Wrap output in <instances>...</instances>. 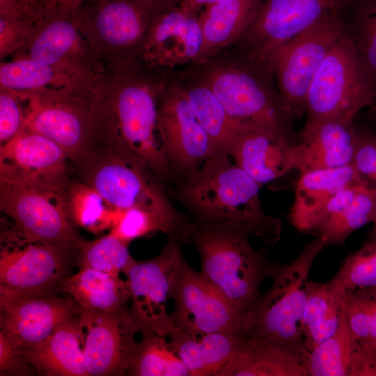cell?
Segmentation results:
<instances>
[{
  "instance_id": "cell-1",
  "label": "cell",
  "mask_w": 376,
  "mask_h": 376,
  "mask_svg": "<svg viewBox=\"0 0 376 376\" xmlns=\"http://www.w3.org/2000/svg\"><path fill=\"white\" fill-rule=\"evenodd\" d=\"M260 185L225 152L207 159L180 189L182 201L200 222H230L262 238L265 244L281 237L282 221L266 214Z\"/></svg>"
},
{
  "instance_id": "cell-2",
  "label": "cell",
  "mask_w": 376,
  "mask_h": 376,
  "mask_svg": "<svg viewBox=\"0 0 376 376\" xmlns=\"http://www.w3.org/2000/svg\"><path fill=\"white\" fill-rule=\"evenodd\" d=\"M249 235L230 222H191L185 242L196 248L201 274L255 321L261 285L272 278L277 263L269 260L265 246L254 249Z\"/></svg>"
},
{
  "instance_id": "cell-3",
  "label": "cell",
  "mask_w": 376,
  "mask_h": 376,
  "mask_svg": "<svg viewBox=\"0 0 376 376\" xmlns=\"http://www.w3.org/2000/svg\"><path fill=\"white\" fill-rule=\"evenodd\" d=\"M100 146L120 148L167 179L173 173L162 134L153 93L144 86L128 85L108 100L96 102Z\"/></svg>"
},
{
  "instance_id": "cell-4",
  "label": "cell",
  "mask_w": 376,
  "mask_h": 376,
  "mask_svg": "<svg viewBox=\"0 0 376 376\" xmlns=\"http://www.w3.org/2000/svg\"><path fill=\"white\" fill-rule=\"evenodd\" d=\"M325 246V237L318 235L293 260L277 263L271 288L260 297L255 307L254 326L249 337L278 344L308 357L302 318L309 274L315 257Z\"/></svg>"
},
{
  "instance_id": "cell-5",
  "label": "cell",
  "mask_w": 376,
  "mask_h": 376,
  "mask_svg": "<svg viewBox=\"0 0 376 376\" xmlns=\"http://www.w3.org/2000/svg\"><path fill=\"white\" fill-rule=\"evenodd\" d=\"M78 180L87 185L116 212L142 208L174 218L182 217L142 161L112 146H99L76 165Z\"/></svg>"
},
{
  "instance_id": "cell-6",
  "label": "cell",
  "mask_w": 376,
  "mask_h": 376,
  "mask_svg": "<svg viewBox=\"0 0 376 376\" xmlns=\"http://www.w3.org/2000/svg\"><path fill=\"white\" fill-rule=\"evenodd\" d=\"M376 104V87L347 34L327 56L310 86L305 124L329 118L354 120Z\"/></svg>"
},
{
  "instance_id": "cell-7",
  "label": "cell",
  "mask_w": 376,
  "mask_h": 376,
  "mask_svg": "<svg viewBox=\"0 0 376 376\" xmlns=\"http://www.w3.org/2000/svg\"><path fill=\"white\" fill-rule=\"evenodd\" d=\"M71 253L15 223L0 233V296L56 295L70 276Z\"/></svg>"
},
{
  "instance_id": "cell-8",
  "label": "cell",
  "mask_w": 376,
  "mask_h": 376,
  "mask_svg": "<svg viewBox=\"0 0 376 376\" xmlns=\"http://www.w3.org/2000/svg\"><path fill=\"white\" fill-rule=\"evenodd\" d=\"M347 8L324 16L274 56L271 72L281 99L294 120L306 114L312 81L327 56L346 33Z\"/></svg>"
},
{
  "instance_id": "cell-9",
  "label": "cell",
  "mask_w": 376,
  "mask_h": 376,
  "mask_svg": "<svg viewBox=\"0 0 376 376\" xmlns=\"http://www.w3.org/2000/svg\"><path fill=\"white\" fill-rule=\"evenodd\" d=\"M0 207L27 235L72 254L81 240L68 196L0 175Z\"/></svg>"
},
{
  "instance_id": "cell-10",
  "label": "cell",
  "mask_w": 376,
  "mask_h": 376,
  "mask_svg": "<svg viewBox=\"0 0 376 376\" xmlns=\"http://www.w3.org/2000/svg\"><path fill=\"white\" fill-rule=\"evenodd\" d=\"M171 313L175 329L192 334L222 332L249 337L254 318L232 303L201 272L183 262Z\"/></svg>"
},
{
  "instance_id": "cell-11",
  "label": "cell",
  "mask_w": 376,
  "mask_h": 376,
  "mask_svg": "<svg viewBox=\"0 0 376 376\" xmlns=\"http://www.w3.org/2000/svg\"><path fill=\"white\" fill-rule=\"evenodd\" d=\"M181 242L169 240L156 257L136 261L127 272L132 299L130 313L141 331L168 336L175 330L167 303L174 293L185 259Z\"/></svg>"
},
{
  "instance_id": "cell-12",
  "label": "cell",
  "mask_w": 376,
  "mask_h": 376,
  "mask_svg": "<svg viewBox=\"0 0 376 376\" xmlns=\"http://www.w3.org/2000/svg\"><path fill=\"white\" fill-rule=\"evenodd\" d=\"M26 97L30 113L24 130L55 142L75 166L99 146L96 100L89 102L75 94Z\"/></svg>"
},
{
  "instance_id": "cell-13",
  "label": "cell",
  "mask_w": 376,
  "mask_h": 376,
  "mask_svg": "<svg viewBox=\"0 0 376 376\" xmlns=\"http://www.w3.org/2000/svg\"><path fill=\"white\" fill-rule=\"evenodd\" d=\"M210 89L236 123L248 128L267 129L297 143L294 119L279 93L271 91L252 74L240 70L220 72Z\"/></svg>"
},
{
  "instance_id": "cell-14",
  "label": "cell",
  "mask_w": 376,
  "mask_h": 376,
  "mask_svg": "<svg viewBox=\"0 0 376 376\" xmlns=\"http://www.w3.org/2000/svg\"><path fill=\"white\" fill-rule=\"evenodd\" d=\"M350 0H263L246 30L260 65L271 72L276 52L324 16L345 10ZM272 73V72H271Z\"/></svg>"
},
{
  "instance_id": "cell-15",
  "label": "cell",
  "mask_w": 376,
  "mask_h": 376,
  "mask_svg": "<svg viewBox=\"0 0 376 376\" xmlns=\"http://www.w3.org/2000/svg\"><path fill=\"white\" fill-rule=\"evenodd\" d=\"M77 324L87 375H120L128 370L140 331L126 308L111 313L85 310Z\"/></svg>"
},
{
  "instance_id": "cell-16",
  "label": "cell",
  "mask_w": 376,
  "mask_h": 376,
  "mask_svg": "<svg viewBox=\"0 0 376 376\" xmlns=\"http://www.w3.org/2000/svg\"><path fill=\"white\" fill-rule=\"evenodd\" d=\"M81 308L70 297L0 296L1 331L22 351L38 349L63 322Z\"/></svg>"
},
{
  "instance_id": "cell-17",
  "label": "cell",
  "mask_w": 376,
  "mask_h": 376,
  "mask_svg": "<svg viewBox=\"0 0 376 376\" xmlns=\"http://www.w3.org/2000/svg\"><path fill=\"white\" fill-rule=\"evenodd\" d=\"M68 161L58 144L29 130L0 146V175L65 196L72 182Z\"/></svg>"
},
{
  "instance_id": "cell-18",
  "label": "cell",
  "mask_w": 376,
  "mask_h": 376,
  "mask_svg": "<svg viewBox=\"0 0 376 376\" xmlns=\"http://www.w3.org/2000/svg\"><path fill=\"white\" fill-rule=\"evenodd\" d=\"M159 113L173 172L180 171L191 176L207 159L218 153L186 94L168 97L159 109Z\"/></svg>"
},
{
  "instance_id": "cell-19",
  "label": "cell",
  "mask_w": 376,
  "mask_h": 376,
  "mask_svg": "<svg viewBox=\"0 0 376 376\" xmlns=\"http://www.w3.org/2000/svg\"><path fill=\"white\" fill-rule=\"evenodd\" d=\"M292 148L300 173L351 164L357 139L354 120L329 118L304 124Z\"/></svg>"
},
{
  "instance_id": "cell-20",
  "label": "cell",
  "mask_w": 376,
  "mask_h": 376,
  "mask_svg": "<svg viewBox=\"0 0 376 376\" xmlns=\"http://www.w3.org/2000/svg\"><path fill=\"white\" fill-rule=\"evenodd\" d=\"M295 144L274 131L253 128L237 138L230 155L262 187L295 169L292 159Z\"/></svg>"
},
{
  "instance_id": "cell-21",
  "label": "cell",
  "mask_w": 376,
  "mask_h": 376,
  "mask_svg": "<svg viewBox=\"0 0 376 376\" xmlns=\"http://www.w3.org/2000/svg\"><path fill=\"white\" fill-rule=\"evenodd\" d=\"M300 173L289 219L292 225L302 233H307L317 212L338 191L350 187L368 185L352 164Z\"/></svg>"
},
{
  "instance_id": "cell-22",
  "label": "cell",
  "mask_w": 376,
  "mask_h": 376,
  "mask_svg": "<svg viewBox=\"0 0 376 376\" xmlns=\"http://www.w3.org/2000/svg\"><path fill=\"white\" fill-rule=\"evenodd\" d=\"M200 20L185 10L164 15L155 26L146 47L148 61L175 66L198 58L203 46Z\"/></svg>"
},
{
  "instance_id": "cell-23",
  "label": "cell",
  "mask_w": 376,
  "mask_h": 376,
  "mask_svg": "<svg viewBox=\"0 0 376 376\" xmlns=\"http://www.w3.org/2000/svg\"><path fill=\"white\" fill-rule=\"evenodd\" d=\"M84 81L79 71L41 64L29 58L3 63L0 67L1 88L24 96L74 94Z\"/></svg>"
},
{
  "instance_id": "cell-24",
  "label": "cell",
  "mask_w": 376,
  "mask_h": 376,
  "mask_svg": "<svg viewBox=\"0 0 376 376\" xmlns=\"http://www.w3.org/2000/svg\"><path fill=\"white\" fill-rule=\"evenodd\" d=\"M168 337L189 376H215L248 338L231 333L196 334L179 329L174 330Z\"/></svg>"
},
{
  "instance_id": "cell-25",
  "label": "cell",
  "mask_w": 376,
  "mask_h": 376,
  "mask_svg": "<svg viewBox=\"0 0 376 376\" xmlns=\"http://www.w3.org/2000/svg\"><path fill=\"white\" fill-rule=\"evenodd\" d=\"M306 359L278 344L248 337L215 376H306Z\"/></svg>"
},
{
  "instance_id": "cell-26",
  "label": "cell",
  "mask_w": 376,
  "mask_h": 376,
  "mask_svg": "<svg viewBox=\"0 0 376 376\" xmlns=\"http://www.w3.org/2000/svg\"><path fill=\"white\" fill-rule=\"evenodd\" d=\"M77 315L58 326L38 349L20 350L37 371L47 375H87Z\"/></svg>"
},
{
  "instance_id": "cell-27",
  "label": "cell",
  "mask_w": 376,
  "mask_h": 376,
  "mask_svg": "<svg viewBox=\"0 0 376 376\" xmlns=\"http://www.w3.org/2000/svg\"><path fill=\"white\" fill-rule=\"evenodd\" d=\"M345 313V290L332 280L310 281L302 318V334L310 353L339 328Z\"/></svg>"
},
{
  "instance_id": "cell-28",
  "label": "cell",
  "mask_w": 376,
  "mask_h": 376,
  "mask_svg": "<svg viewBox=\"0 0 376 376\" xmlns=\"http://www.w3.org/2000/svg\"><path fill=\"white\" fill-rule=\"evenodd\" d=\"M61 291L82 310L111 313L125 308L130 299L127 281L91 268H80L63 282Z\"/></svg>"
},
{
  "instance_id": "cell-29",
  "label": "cell",
  "mask_w": 376,
  "mask_h": 376,
  "mask_svg": "<svg viewBox=\"0 0 376 376\" xmlns=\"http://www.w3.org/2000/svg\"><path fill=\"white\" fill-rule=\"evenodd\" d=\"M263 0H221L207 6L200 20L203 46L198 58L245 31L253 21Z\"/></svg>"
},
{
  "instance_id": "cell-30",
  "label": "cell",
  "mask_w": 376,
  "mask_h": 376,
  "mask_svg": "<svg viewBox=\"0 0 376 376\" xmlns=\"http://www.w3.org/2000/svg\"><path fill=\"white\" fill-rule=\"evenodd\" d=\"M186 96L218 153L225 152L230 155L237 138L253 129L233 120L210 88H194Z\"/></svg>"
},
{
  "instance_id": "cell-31",
  "label": "cell",
  "mask_w": 376,
  "mask_h": 376,
  "mask_svg": "<svg viewBox=\"0 0 376 376\" xmlns=\"http://www.w3.org/2000/svg\"><path fill=\"white\" fill-rule=\"evenodd\" d=\"M132 357L128 372L137 376H189L180 357L165 336L150 331H141Z\"/></svg>"
},
{
  "instance_id": "cell-32",
  "label": "cell",
  "mask_w": 376,
  "mask_h": 376,
  "mask_svg": "<svg viewBox=\"0 0 376 376\" xmlns=\"http://www.w3.org/2000/svg\"><path fill=\"white\" fill-rule=\"evenodd\" d=\"M354 341L345 313L338 330L312 350L304 362L306 376H349Z\"/></svg>"
},
{
  "instance_id": "cell-33",
  "label": "cell",
  "mask_w": 376,
  "mask_h": 376,
  "mask_svg": "<svg viewBox=\"0 0 376 376\" xmlns=\"http://www.w3.org/2000/svg\"><path fill=\"white\" fill-rule=\"evenodd\" d=\"M79 43L75 26L65 19L54 20L43 27L33 38L28 58L41 64L81 72L67 63L77 52Z\"/></svg>"
},
{
  "instance_id": "cell-34",
  "label": "cell",
  "mask_w": 376,
  "mask_h": 376,
  "mask_svg": "<svg viewBox=\"0 0 376 376\" xmlns=\"http://www.w3.org/2000/svg\"><path fill=\"white\" fill-rule=\"evenodd\" d=\"M129 243L112 233L92 241L81 240L76 260L79 268H91L119 276L125 274L135 260L130 255Z\"/></svg>"
},
{
  "instance_id": "cell-35",
  "label": "cell",
  "mask_w": 376,
  "mask_h": 376,
  "mask_svg": "<svg viewBox=\"0 0 376 376\" xmlns=\"http://www.w3.org/2000/svg\"><path fill=\"white\" fill-rule=\"evenodd\" d=\"M345 20L347 34L376 87V0H350Z\"/></svg>"
},
{
  "instance_id": "cell-36",
  "label": "cell",
  "mask_w": 376,
  "mask_h": 376,
  "mask_svg": "<svg viewBox=\"0 0 376 376\" xmlns=\"http://www.w3.org/2000/svg\"><path fill=\"white\" fill-rule=\"evenodd\" d=\"M95 29L100 38L112 46H125L141 35L143 22L140 13L130 3L116 0L106 3L95 19Z\"/></svg>"
},
{
  "instance_id": "cell-37",
  "label": "cell",
  "mask_w": 376,
  "mask_h": 376,
  "mask_svg": "<svg viewBox=\"0 0 376 376\" xmlns=\"http://www.w3.org/2000/svg\"><path fill=\"white\" fill-rule=\"evenodd\" d=\"M72 218L77 227L93 233L111 228L116 212L95 190L79 180L72 181L68 192Z\"/></svg>"
},
{
  "instance_id": "cell-38",
  "label": "cell",
  "mask_w": 376,
  "mask_h": 376,
  "mask_svg": "<svg viewBox=\"0 0 376 376\" xmlns=\"http://www.w3.org/2000/svg\"><path fill=\"white\" fill-rule=\"evenodd\" d=\"M376 221V188L368 185L359 187L350 206L322 234L327 246L340 245L354 231Z\"/></svg>"
},
{
  "instance_id": "cell-39",
  "label": "cell",
  "mask_w": 376,
  "mask_h": 376,
  "mask_svg": "<svg viewBox=\"0 0 376 376\" xmlns=\"http://www.w3.org/2000/svg\"><path fill=\"white\" fill-rule=\"evenodd\" d=\"M331 280L345 290L376 288V240L349 254Z\"/></svg>"
},
{
  "instance_id": "cell-40",
  "label": "cell",
  "mask_w": 376,
  "mask_h": 376,
  "mask_svg": "<svg viewBox=\"0 0 376 376\" xmlns=\"http://www.w3.org/2000/svg\"><path fill=\"white\" fill-rule=\"evenodd\" d=\"M374 288L345 290V314L354 345L368 340L373 321Z\"/></svg>"
},
{
  "instance_id": "cell-41",
  "label": "cell",
  "mask_w": 376,
  "mask_h": 376,
  "mask_svg": "<svg viewBox=\"0 0 376 376\" xmlns=\"http://www.w3.org/2000/svg\"><path fill=\"white\" fill-rule=\"evenodd\" d=\"M24 100V96L1 88L0 94V146L10 141L24 130L30 113V100L28 97L29 101L26 106L23 104Z\"/></svg>"
},
{
  "instance_id": "cell-42",
  "label": "cell",
  "mask_w": 376,
  "mask_h": 376,
  "mask_svg": "<svg viewBox=\"0 0 376 376\" xmlns=\"http://www.w3.org/2000/svg\"><path fill=\"white\" fill-rule=\"evenodd\" d=\"M356 132L357 139L352 164L363 178L375 180V136L370 130L366 131L356 130Z\"/></svg>"
},
{
  "instance_id": "cell-43",
  "label": "cell",
  "mask_w": 376,
  "mask_h": 376,
  "mask_svg": "<svg viewBox=\"0 0 376 376\" xmlns=\"http://www.w3.org/2000/svg\"><path fill=\"white\" fill-rule=\"evenodd\" d=\"M33 368L20 349L0 332V375H26L32 373Z\"/></svg>"
},
{
  "instance_id": "cell-44",
  "label": "cell",
  "mask_w": 376,
  "mask_h": 376,
  "mask_svg": "<svg viewBox=\"0 0 376 376\" xmlns=\"http://www.w3.org/2000/svg\"><path fill=\"white\" fill-rule=\"evenodd\" d=\"M24 29L16 19L1 17L0 20L1 56L8 54L22 42Z\"/></svg>"
},
{
  "instance_id": "cell-45",
  "label": "cell",
  "mask_w": 376,
  "mask_h": 376,
  "mask_svg": "<svg viewBox=\"0 0 376 376\" xmlns=\"http://www.w3.org/2000/svg\"><path fill=\"white\" fill-rule=\"evenodd\" d=\"M373 292V314L370 335L366 343L362 347H356L360 348L368 354L376 357V288H374Z\"/></svg>"
},
{
  "instance_id": "cell-46",
  "label": "cell",
  "mask_w": 376,
  "mask_h": 376,
  "mask_svg": "<svg viewBox=\"0 0 376 376\" xmlns=\"http://www.w3.org/2000/svg\"><path fill=\"white\" fill-rule=\"evenodd\" d=\"M221 0H185L183 10L190 12L201 6H211Z\"/></svg>"
},
{
  "instance_id": "cell-47",
  "label": "cell",
  "mask_w": 376,
  "mask_h": 376,
  "mask_svg": "<svg viewBox=\"0 0 376 376\" xmlns=\"http://www.w3.org/2000/svg\"><path fill=\"white\" fill-rule=\"evenodd\" d=\"M369 122L371 125L370 130L376 134V106H371L369 107Z\"/></svg>"
},
{
  "instance_id": "cell-48",
  "label": "cell",
  "mask_w": 376,
  "mask_h": 376,
  "mask_svg": "<svg viewBox=\"0 0 376 376\" xmlns=\"http://www.w3.org/2000/svg\"><path fill=\"white\" fill-rule=\"evenodd\" d=\"M376 240V221L373 223V228L369 233L365 242H372Z\"/></svg>"
},
{
  "instance_id": "cell-49",
  "label": "cell",
  "mask_w": 376,
  "mask_h": 376,
  "mask_svg": "<svg viewBox=\"0 0 376 376\" xmlns=\"http://www.w3.org/2000/svg\"><path fill=\"white\" fill-rule=\"evenodd\" d=\"M375 146H376V134H375Z\"/></svg>"
},
{
  "instance_id": "cell-50",
  "label": "cell",
  "mask_w": 376,
  "mask_h": 376,
  "mask_svg": "<svg viewBox=\"0 0 376 376\" xmlns=\"http://www.w3.org/2000/svg\"><path fill=\"white\" fill-rule=\"evenodd\" d=\"M375 181H376V178H375Z\"/></svg>"
}]
</instances>
